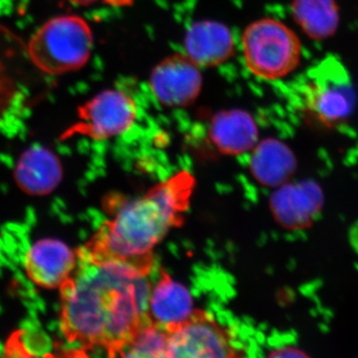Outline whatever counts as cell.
<instances>
[{
  "instance_id": "20",
  "label": "cell",
  "mask_w": 358,
  "mask_h": 358,
  "mask_svg": "<svg viewBox=\"0 0 358 358\" xmlns=\"http://www.w3.org/2000/svg\"><path fill=\"white\" fill-rule=\"evenodd\" d=\"M270 357H308L305 352H301L300 350H296V348H282V350H279V352H275L271 353Z\"/></svg>"
},
{
  "instance_id": "7",
  "label": "cell",
  "mask_w": 358,
  "mask_h": 358,
  "mask_svg": "<svg viewBox=\"0 0 358 358\" xmlns=\"http://www.w3.org/2000/svg\"><path fill=\"white\" fill-rule=\"evenodd\" d=\"M138 115L133 98L121 90L107 89L96 94L78 109L77 131L102 141L126 134Z\"/></svg>"
},
{
  "instance_id": "12",
  "label": "cell",
  "mask_w": 358,
  "mask_h": 358,
  "mask_svg": "<svg viewBox=\"0 0 358 358\" xmlns=\"http://www.w3.org/2000/svg\"><path fill=\"white\" fill-rule=\"evenodd\" d=\"M185 55L199 67L222 64L232 55L234 39L227 26L199 21L190 26L185 38Z\"/></svg>"
},
{
  "instance_id": "17",
  "label": "cell",
  "mask_w": 358,
  "mask_h": 358,
  "mask_svg": "<svg viewBox=\"0 0 358 358\" xmlns=\"http://www.w3.org/2000/svg\"><path fill=\"white\" fill-rule=\"evenodd\" d=\"M294 20L313 38H324L334 30L336 11L333 0H294Z\"/></svg>"
},
{
  "instance_id": "4",
  "label": "cell",
  "mask_w": 358,
  "mask_h": 358,
  "mask_svg": "<svg viewBox=\"0 0 358 358\" xmlns=\"http://www.w3.org/2000/svg\"><path fill=\"white\" fill-rule=\"evenodd\" d=\"M66 336L102 343L107 324L108 282L96 264L80 268L74 282L63 284Z\"/></svg>"
},
{
  "instance_id": "23",
  "label": "cell",
  "mask_w": 358,
  "mask_h": 358,
  "mask_svg": "<svg viewBox=\"0 0 358 358\" xmlns=\"http://www.w3.org/2000/svg\"><path fill=\"white\" fill-rule=\"evenodd\" d=\"M71 3L76 4V6H87L96 3L99 0H68Z\"/></svg>"
},
{
  "instance_id": "15",
  "label": "cell",
  "mask_w": 358,
  "mask_h": 358,
  "mask_svg": "<svg viewBox=\"0 0 358 358\" xmlns=\"http://www.w3.org/2000/svg\"><path fill=\"white\" fill-rule=\"evenodd\" d=\"M253 150L252 169L264 185H281L296 171L294 155L281 141L266 140Z\"/></svg>"
},
{
  "instance_id": "25",
  "label": "cell",
  "mask_w": 358,
  "mask_h": 358,
  "mask_svg": "<svg viewBox=\"0 0 358 358\" xmlns=\"http://www.w3.org/2000/svg\"><path fill=\"white\" fill-rule=\"evenodd\" d=\"M54 203L57 205V206L59 207V208L61 209V210H63V209L65 208V202L63 201V200L61 199H56L55 201H54Z\"/></svg>"
},
{
  "instance_id": "21",
  "label": "cell",
  "mask_w": 358,
  "mask_h": 358,
  "mask_svg": "<svg viewBox=\"0 0 358 358\" xmlns=\"http://www.w3.org/2000/svg\"><path fill=\"white\" fill-rule=\"evenodd\" d=\"M350 241L352 248L358 253V221L352 226L350 233Z\"/></svg>"
},
{
  "instance_id": "22",
  "label": "cell",
  "mask_w": 358,
  "mask_h": 358,
  "mask_svg": "<svg viewBox=\"0 0 358 358\" xmlns=\"http://www.w3.org/2000/svg\"><path fill=\"white\" fill-rule=\"evenodd\" d=\"M36 221V213H35L34 209L32 207H28L27 210H26L25 223L31 227V226L35 225Z\"/></svg>"
},
{
  "instance_id": "26",
  "label": "cell",
  "mask_w": 358,
  "mask_h": 358,
  "mask_svg": "<svg viewBox=\"0 0 358 358\" xmlns=\"http://www.w3.org/2000/svg\"><path fill=\"white\" fill-rule=\"evenodd\" d=\"M4 352L3 346H2L1 343H0V355H2V352Z\"/></svg>"
},
{
  "instance_id": "13",
  "label": "cell",
  "mask_w": 358,
  "mask_h": 358,
  "mask_svg": "<svg viewBox=\"0 0 358 358\" xmlns=\"http://www.w3.org/2000/svg\"><path fill=\"white\" fill-rule=\"evenodd\" d=\"M209 134L219 152L239 155L258 143V128L252 115L241 110H222L212 119Z\"/></svg>"
},
{
  "instance_id": "8",
  "label": "cell",
  "mask_w": 358,
  "mask_h": 358,
  "mask_svg": "<svg viewBox=\"0 0 358 358\" xmlns=\"http://www.w3.org/2000/svg\"><path fill=\"white\" fill-rule=\"evenodd\" d=\"M199 68L185 54L169 56L152 70L150 90L157 101L166 107L192 105L202 88Z\"/></svg>"
},
{
  "instance_id": "6",
  "label": "cell",
  "mask_w": 358,
  "mask_h": 358,
  "mask_svg": "<svg viewBox=\"0 0 358 358\" xmlns=\"http://www.w3.org/2000/svg\"><path fill=\"white\" fill-rule=\"evenodd\" d=\"M167 331L169 358H231L245 355L230 331L205 310H193L187 319Z\"/></svg>"
},
{
  "instance_id": "9",
  "label": "cell",
  "mask_w": 358,
  "mask_h": 358,
  "mask_svg": "<svg viewBox=\"0 0 358 358\" xmlns=\"http://www.w3.org/2000/svg\"><path fill=\"white\" fill-rule=\"evenodd\" d=\"M76 264V255L67 244L55 238H45L30 246L24 267L35 285L52 289L67 282Z\"/></svg>"
},
{
  "instance_id": "16",
  "label": "cell",
  "mask_w": 358,
  "mask_h": 358,
  "mask_svg": "<svg viewBox=\"0 0 358 358\" xmlns=\"http://www.w3.org/2000/svg\"><path fill=\"white\" fill-rule=\"evenodd\" d=\"M169 333L143 313L128 341L115 355L122 357H169Z\"/></svg>"
},
{
  "instance_id": "18",
  "label": "cell",
  "mask_w": 358,
  "mask_h": 358,
  "mask_svg": "<svg viewBox=\"0 0 358 358\" xmlns=\"http://www.w3.org/2000/svg\"><path fill=\"white\" fill-rule=\"evenodd\" d=\"M53 341L41 329L23 331L14 336L7 352L8 357H47L52 352Z\"/></svg>"
},
{
  "instance_id": "2",
  "label": "cell",
  "mask_w": 358,
  "mask_h": 358,
  "mask_svg": "<svg viewBox=\"0 0 358 358\" xmlns=\"http://www.w3.org/2000/svg\"><path fill=\"white\" fill-rule=\"evenodd\" d=\"M94 48L91 26L74 14L55 16L32 35L27 54L32 64L51 76L81 70L88 64Z\"/></svg>"
},
{
  "instance_id": "14",
  "label": "cell",
  "mask_w": 358,
  "mask_h": 358,
  "mask_svg": "<svg viewBox=\"0 0 358 358\" xmlns=\"http://www.w3.org/2000/svg\"><path fill=\"white\" fill-rule=\"evenodd\" d=\"M279 217L291 228H307L315 220L324 206L322 188L313 181H301L281 190Z\"/></svg>"
},
{
  "instance_id": "5",
  "label": "cell",
  "mask_w": 358,
  "mask_h": 358,
  "mask_svg": "<svg viewBox=\"0 0 358 358\" xmlns=\"http://www.w3.org/2000/svg\"><path fill=\"white\" fill-rule=\"evenodd\" d=\"M303 109L315 122L333 128L348 119L355 106L350 76L336 59H324L308 71L301 89Z\"/></svg>"
},
{
  "instance_id": "10",
  "label": "cell",
  "mask_w": 358,
  "mask_h": 358,
  "mask_svg": "<svg viewBox=\"0 0 358 358\" xmlns=\"http://www.w3.org/2000/svg\"><path fill=\"white\" fill-rule=\"evenodd\" d=\"M194 310L188 289L162 268L159 279L148 289L145 301L148 317L169 329L187 319Z\"/></svg>"
},
{
  "instance_id": "11",
  "label": "cell",
  "mask_w": 358,
  "mask_h": 358,
  "mask_svg": "<svg viewBox=\"0 0 358 358\" xmlns=\"http://www.w3.org/2000/svg\"><path fill=\"white\" fill-rule=\"evenodd\" d=\"M21 189L32 195H46L55 189L63 178L57 155L43 145H33L20 155L14 171Z\"/></svg>"
},
{
  "instance_id": "3",
  "label": "cell",
  "mask_w": 358,
  "mask_h": 358,
  "mask_svg": "<svg viewBox=\"0 0 358 358\" xmlns=\"http://www.w3.org/2000/svg\"><path fill=\"white\" fill-rule=\"evenodd\" d=\"M245 64L254 76L267 81L282 79L299 66L300 39L282 21L262 18L247 26L242 36Z\"/></svg>"
},
{
  "instance_id": "1",
  "label": "cell",
  "mask_w": 358,
  "mask_h": 358,
  "mask_svg": "<svg viewBox=\"0 0 358 358\" xmlns=\"http://www.w3.org/2000/svg\"><path fill=\"white\" fill-rule=\"evenodd\" d=\"M194 176L182 171L157 183L141 199L122 200L114 218L99 228L95 263L119 260L152 270L154 250L173 228L182 225L194 189Z\"/></svg>"
},
{
  "instance_id": "24",
  "label": "cell",
  "mask_w": 358,
  "mask_h": 358,
  "mask_svg": "<svg viewBox=\"0 0 358 358\" xmlns=\"http://www.w3.org/2000/svg\"><path fill=\"white\" fill-rule=\"evenodd\" d=\"M59 218H60V220L62 221L63 223H70L72 222L73 218L71 217L70 215H68V214H64L63 212H60L59 213Z\"/></svg>"
},
{
  "instance_id": "19",
  "label": "cell",
  "mask_w": 358,
  "mask_h": 358,
  "mask_svg": "<svg viewBox=\"0 0 358 358\" xmlns=\"http://www.w3.org/2000/svg\"><path fill=\"white\" fill-rule=\"evenodd\" d=\"M14 83L10 76L4 70L2 59L0 58V110L3 109L4 103L10 101L13 95Z\"/></svg>"
}]
</instances>
